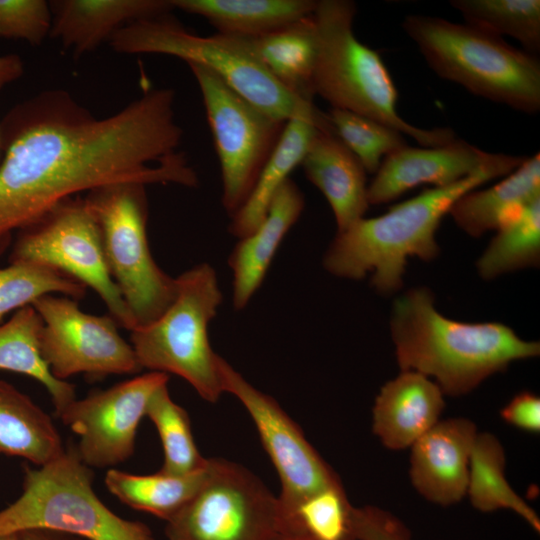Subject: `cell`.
<instances>
[{
  "label": "cell",
  "mask_w": 540,
  "mask_h": 540,
  "mask_svg": "<svg viewBox=\"0 0 540 540\" xmlns=\"http://www.w3.org/2000/svg\"><path fill=\"white\" fill-rule=\"evenodd\" d=\"M477 433L475 423L467 418L439 420L410 447V480L423 498L447 507L466 496Z\"/></svg>",
  "instance_id": "e0dca14e"
},
{
  "label": "cell",
  "mask_w": 540,
  "mask_h": 540,
  "mask_svg": "<svg viewBox=\"0 0 540 540\" xmlns=\"http://www.w3.org/2000/svg\"><path fill=\"white\" fill-rule=\"evenodd\" d=\"M175 92L148 89L117 113L95 117L61 89L14 106L0 122V254L19 231L64 199L115 183L196 187L177 151Z\"/></svg>",
  "instance_id": "6da1fadb"
},
{
  "label": "cell",
  "mask_w": 540,
  "mask_h": 540,
  "mask_svg": "<svg viewBox=\"0 0 540 540\" xmlns=\"http://www.w3.org/2000/svg\"><path fill=\"white\" fill-rule=\"evenodd\" d=\"M124 54H163L212 71L236 93L271 117L287 121L307 99L285 89L257 56L251 40L217 32H189L170 13L119 29L109 41Z\"/></svg>",
  "instance_id": "52a82bcc"
},
{
  "label": "cell",
  "mask_w": 540,
  "mask_h": 540,
  "mask_svg": "<svg viewBox=\"0 0 540 540\" xmlns=\"http://www.w3.org/2000/svg\"><path fill=\"white\" fill-rule=\"evenodd\" d=\"M0 540H18L17 534L3 535L0 536Z\"/></svg>",
  "instance_id": "b9f144b4"
},
{
  "label": "cell",
  "mask_w": 540,
  "mask_h": 540,
  "mask_svg": "<svg viewBox=\"0 0 540 540\" xmlns=\"http://www.w3.org/2000/svg\"><path fill=\"white\" fill-rule=\"evenodd\" d=\"M352 527L356 540H412L402 520L373 505L353 506Z\"/></svg>",
  "instance_id": "8d00e7d4"
},
{
  "label": "cell",
  "mask_w": 540,
  "mask_h": 540,
  "mask_svg": "<svg viewBox=\"0 0 540 540\" xmlns=\"http://www.w3.org/2000/svg\"><path fill=\"white\" fill-rule=\"evenodd\" d=\"M278 497L240 464L209 458L204 480L169 521L168 540H273Z\"/></svg>",
  "instance_id": "8fae6325"
},
{
  "label": "cell",
  "mask_w": 540,
  "mask_h": 540,
  "mask_svg": "<svg viewBox=\"0 0 540 540\" xmlns=\"http://www.w3.org/2000/svg\"><path fill=\"white\" fill-rule=\"evenodd\" d=\"M31 305L42 319L41 355L55 378L66 381L77 374L100 377L142 370L112 316L85 313L77 300L67 296L44 295Z\"/></svg>",
  "instance_id": "4fadbf2b"
},
{
  "label": "cell",
  "mask_w": 540,
  "mask_h": 540,
  "mask_svg": "<svg viewBox=\"0 0 540 540\" xmlns=\"http://www.w3.org/2000/svg\"><path fill=\"white\" fill-rule=\"evenodd\" d=\"M24 72L21 58L16 54L0 56V90L7 84L19 79Z\"/></svg>",
  "instance_id": "f35d334b"
},
{
  "label": "cell",
  "mask_w": 540,
  "mask_h": 540,
  "mask_svg": "<svg viewBox=\"0 0 540 540\" xmlns=\"http://www.w3.org/2000/svg\"><path fill=\"white\" fill-rule=\"evenodd\" d=\"M303 208V194L289 178L274 195L262 222L240 238L229 257L236 310L243 309L261 285L279 245Z\"/></svg>",
  "instance_id": "7402d4cb"
},
{
  "label": "cell",
  "mask_w": 540,
  "mask_h": 540,
  "mask_svg": "<svg viewBox=\"0 0 540 540\" xmlns=\"http://www.w3.org/2000/svg\"><path fill=\"white\" fill-rule=\"evenodd\" d=\"M450 5L466 24L501 38L511 36L528 53L539 51V0H451Z\"/></svg>",
  "instance_id": "1f68e13d"
},
{
  "label": "cell",
  "mask_w": 540,
  "mask_h": 540,
  "mask_svg": "<svg viewBox=\"0 0 540 540\" xmlns=\"http://www.w3.org/2000/svg\"><path fill=\"white\" fill-rule=\"evenodd\" d=\"M42 319L32 305L14 312L0 325V370L29 376L50 395L55 415L76 398L75 386L55 378L40 351Z\"/></svg>",
  "instance_id": "4316f807"
},
{
  "label": "cell",
  "mask_w": 540,
  "mask_h": 540,
  "mask_svg": "<svg viewBox=\"0 0 540 540\" xmlns=\"http://www.w3.org/2000/svg\"><path fill=\"white\" fill-rule=\"evenodd\" d=\"M145 188L141 183H115L84 197L99 225L110 273L135 328L160 317L176 295V278L157 265L149 248Z\"/></svg>",
  "instance_id": "9c48e42d"
},
{
  "label": "cell",
  "mask_w": 540,
  "mask_h": 540,
  "mask_svg": "<svg viewBox=\"0 0 540 540\" xmlns=\"http://www.w3.org/2000/svg\"><path fill=\"white\" fill-rule=\"evenodd\" d=\"M525 159L511 155L455 184L422 191L383 215L359 219L337 232L323 259L325 269L337 277L354 280L370 272L371 284L378 292L397 291L403 284L409 257L430 261L439 254L435 234L453 203L486 182L507 176Z\"/></svg>",
  "instance_id": "3957f363"
},
{
  "label": "cell",
  "mask_w": 540,
  "mask_h": 540,
  "mask_svg": "<svg viewBox=\"0 0 540 540\" xmlns=\"http://www.w3.org/2000/svg\"><path fill=\"white\" fill-rule=\"evenodd\" d=\"M87 287L54 268L34 263H10L0 268V325L4 317L31 305L36 299L61 293L75 300L82 299Z\"/></svg>",
  "instance_id": "836d02e7"
},
{
  "label": "cell",
  "mask_w": 540,
  "mask_h": 540,
  "mask_svg": "<svg viewBox=\"0 0 540 540\" xmlns=\"http://www.w3.org/2000/svg\"><path fill=\"white\" fill-rule=\"evenodd\" d=\"M168 380V374L150 371L70 402L56 416L78 435L81 460L92 469H111L133 456L148 402Z\"/></svg>",
  "instance_id": "9a60e30c"
},
{
  "label": "cell",
  "mask_w": 540,
  "mask_h": 540,
  "mask_svg": "<svg viewBox=\"0 0 540 540\" xmlns=\"http://www.w3.org/2000/svg\"><path fill=\"white\" fill-rule=\"evenodd\" d=\"M52 13L44 0H0V37L42 44L50 35Z\"/></svg>",
  "instance_id": "d590c367"
},
{
  "label": "cell",
  "mask_w": 540,
  "mask_h": 540,
  "mask_svg": "<svg viewBox=\"0 0 540 540\" xmlns=\"http://www.w3.org/2000/svg\"><path fill=\"white\" fill-rule=\"evenodd\" d=\"M500 416L518 429L539 433L540 398L529 391L520 392L501 409Z\"/></svg>",
  "instance_id": "74e56055"
},
{
  "label": "cell",
  "mask_w": 540,
  "mask_h": 540,
  "mask_svg": "<svg viewBox=\"0 0 540 540\" xmlns=\"http://www.w3.org/2000/svg\"><path fill=\"white\" fill-rule=\"evenodd\" d=\"M10 263H34L59 270L93 289L119 326L134 319L110 273L99 225L84 198L59 202L18 231Z\"/></svg>",
  "instance_id": "30bf717a"
},
{
  "label": "cell",
  "mask_w": 540,
  "mask_h": 540,
  "mask_svg": "<svg viewBox=\"0 0 540 540\" xmlns=\"http://www.w3.org/2000/svg\"><path fill=\"white\" fill-rule=\"evenodd\" d=\"M402 28L439 77L521 112L540 110V62L533 54L439 17L410 14Z\"/></svg>",
  "instance_id": "5b68a950"
},
{
  "label": "cell",
  "mask_w": 540,
  "mask_h": 540,
  "mask_svg": "<svg viewBox=\"0 0 540 540\" xmlns=\"http://www.w3.org/2000/svg\"><path fill=\"white\" fill-rule=\"evenodd\" d=\"M64 449L51 416L27 394L0 379V454L42 466Z\"/></svg>",
  "instance_id": "d4e9b609"
},
{
  "label": "cell",
  "mask_w": 540,
  "mask_h": 540,
  "mask_svg": "<svg viewBox=\"0 0 540 540\" xmlns=\"http://www.w3.org/2000/svg\"><path fill=\"white\" fill-rule=\"evenodd\" d=\"M175 9L199 15L219 33L254 39L313 14L316 0H172Z\"/></svg>",
  "instance_id": "cb8c5ba5"
},
{
  "label": "cell",
  "mask_w": 540,
  "mask_h": 540,
  "mask_svg": "<svg viewBox=\"0 0 540 540\" xmlns=\"http://www.w3.org/2000/svg\"><path fill=\"white\" fill-rule=\"evenodd\" d=\"M218 369L223 392L234 395L243 404L276 468L282 486L277 496L281 508L343 486L336 472L271 396L252 386L220 356Z\"/></svg>",
  "instance_id": "5bb4252c"
},
{
  "label": "cell",
  "mask_w": 540,
  "mask_h": 540,
  "mask_svg": "<svg viewBox=\"0 0 540 540\" xmlns=\"http://www.w3.org/2000/svg\"><path fill=\"white\" fill-rule=\"evenodd\" d=\"M222 302L215 270L200 263L176 277L170 306L148 325L130 331L140 367L175 374L206 401L216 402L223 388L208 326Z\"/></svg>",
  "instance_id": "ba28073f"
},
{
  "label": "cell",
  "mask_w": 540,
  "mask_h": 540,
  "mask_svg": "<svg viewBox=\"0 0 540 540\" xmlns=\"http://www.w3.org/2000/svg\"><path fill=\"white\" fill-rule=\"evenodd\" d=\"M146 416L159 434L163 448L161 470L174 475H188L204 470L208 463L199 452L192 434L189 415L174 402L167 384L151 396Z\"/></svg>",
  "instance_id": "d6a6232c"
},
{
  "label": "cell",
  "mask_w": 540,
  "mask_h": 540,
  "mask_svg": "<svg viewBox=\"0 0 540 540\" xmlns=\"http://www.w3.org/2000/svg\"><path fill=\"white\" fill-rule=\"evenodd\" d=\"M206 468L188 475L169 474L161 469L152 474H133L111 468L105 474L104 483L123 504L167 522L195 495Z\"/></svg>",
  "instance_id": "f1b7e54d"
},
{
  "label": "cell",
  "mask_w": 540,
  "mask_h": 540,
  "mask_svg": "<svg viewBox=\"0 0 540 540\" xmlns=\"http://www.w3.org/2000/svg\"><path fill=\"white\" fill-rule=\"evenodd\" d=\"M390 329L400 370L433 377L444 395L467 394L512 362L540 354L539 342L521 339L505 324L442 315L425 287L394 301Z\"/></svg>",
  "instance_id": "7a4b0ae2"
},
{
  "label": "cell",
  "mask_w": 540,
  "mask_h": 540,
  "mask_svg": "<svg viewBox=\"0 0 540 540\" xmlns=\"http://www.w3.org/2000/svg\"><path fill=\"white\" fill-rule=\"evenodd\" d=\"M505 465V450L499 439L491 433L478 432L469 461L466 495L470 503L484 513L511 510L539 533L540 518L509 484Z\"/></svg>",
  "instance_id": "83f0119b"
},
{
  "label": "cell",
  "mask_w": 540,
  "mask_h": 540,
  "mask_svg": "<svg viewBox=\"0 0 540 540\" xmlns=\"http://www.w3.org/2000/svg\"><path fill=\"white\" fill-rule=\"evenodd\" d=\"M188 65L201 91L220 163L222 205L231 217L248 198L287 121L266 114L207 68Z\"/></svg>",
  "instance_id": "7c38bea8"
},
{
  "label": "cell",
  "mask_w": 540,
  "mask_h": 540,
  "mask_svg": "<svg viewBox=\"0 0 540 540\" xmlns=\"http://www.w3.org/2000/svg\"><path fill=\"white\" fill-rule=\"evenodd\" d=\"M49 4L50 36L71 50L74 57L110 41L127 24L175 9L172 0H56Z\"/></svg>",
  "instance_id": "d6986e66"
},
{
  "label": "cell",
  "mask_w": 540,
  "mask_h": 540,
  "mask_svg": "<svg viewBox=\"0 0 540 540\" xmlns=\"http://www.w3.org/2000/svg\"><path fill=\"white\" fill-rule=\"evenodd\" d=\"M444 394L430 378L401 371L375 399L372 431L391 450L410 448L438 421L445 408Z\"/></svg>",
  "instance_id": "ac0fdd59"
},
{
  "label": "cell",
  "mask_w": 540,
  "mask_h": 540,
  "mask_svg": "<svg viewBox=\"0 0 540 540\" xmlns=\"http://www.w3.org/2000/svg\"><path fill=\"white\" fill-rule=\"evenodd\" d=\"M93 481L73 443L45 465H26L21 495L0 510V536L44 529L84 540H156L145 523L108 508Z\"/></svg>",
  "instance_id": "8992f818"
},
{
  "label": "cell",
  "mask_w": 540,
  "mask_h": 540,
  "mask_svg": "<svg viewBox=\"0 0 540 540\" xmlns=\"http://www.w3.org/2000/svg\"><path fill=\"white\" fill-rule=\"evenodd\" d=\"M300 165L308 180L327 199L337 232L364 217L369 208L366 171L332 132L329 123L317 132Z\"/></svg>",
  "instance_id": "ffe728a7"
},
{
  "label": "cell",
  "mask_w": 540,
  "mask_h": 540,
  "mask_svg": "<svg viewBox=\"0 0 540 540\" xmlns=\"http://www.w3.org/2000/svg\"><path fill=\"white\" fill-rule=\"evenodd\" d=\"M250 40L261 62L285 89L299 98L313 100L312 75L318 44L312 15Z\"/></svg>",
  "instance_id": "484cf974"
},
{
  "label": "cell",
  "mask_w": 540,
  "mask_h": 540,
  "mask_svg": "<svg viewBox=\"0 0 540 540\" xmlns=\"http://www.w3.org/2000/svg\"><path fill=\"white\" fill-rule=\"evenodd\" d=\"M325 115L332 132L366 173L375 174L385 157L407 145L402 133L372 118L336 108Z\"/></svg>",
  "instance_id": "e575fe53"
},
{
  "label": "cell",
  "mask_w": 540,
  "mask_h": 540,
  "mask_svg": "<svg viewBox=\"0 0 540 540\" xmlns=\"http://www.w3.org/2000/svg\"><path fill=\"white\" fill-rule=\"evenodd\" d=\"M540 261V197L522 207L497 229L496 236L477 261L479 275L486 280Z\"/></svg>",
  "instance_id": "f546056e"
},
{
  "label": "cell",
  "mask_w": 540,
  "mask_h": 540,
  "mask_svg": "<svg viewBox=\"0 0 540 540\" xmlns=\"http://www.w3.org/2000/svg\"><path fill=\"white\" fill-rule=\"evenodd\" d=\"M352 509L343 486L330 488L291 507L279 506V532L303 540H356Z\"/></svg>",
  "instance_id": "4dcf8cb0"
},
{
  "label": "cell",
  "mask_w": 540,
  "mask_h": 540,
  "mask_svg": "<svg viewBox=\"0 0 540 540\" xmlns=\"http://www.w3.org/2000/svg\"><path fill=\"white\" fill-rule=\"evenodd\" d=\"M328 124L313 101H304L287 120L281 137L263 166L244 204L231 216L229 231L235 237L250 234L264 219L274 195L301 164L317 132Z\"/></svg>",
  "instance_id": "44dd1931"
},
{
  "label": "cell",
  "mask_w": 540,
  "mask_h": 540,
  "mask_svg": "<svg viewBox=\"0 0 540 540\" xmlns=\"http://www.w3.org/2000/svg\"><path fill=\"white\" fill-rule=\"evenodd\" d=\"M273 540H303V539L279 532Z\"/></svg>",
  "instance_id": "60d3db41"
},
{
  "label": "cell",
  "mask_w": 540,
  "mask_h": 540,
  "mask_svg": "<svg viewBox=\"0 0 540 540\" xmlns=\"http://www.w3.org/2000/svg\"><path fill=\"white\" fill-rule=\"evenodd\" d=\"M18 540H84L82 538L44 529L25 530L17 534Z\"/></svg>",
  "instance_id": "ab89813d"
},
{
  "label": "cell",
  "mask_w": 540,
  "mask_h": 540,
  "mask_svg": "<svg viewBox=\"0 0 540 540\" xmlns=\"http://www.w3.org/2000/svg\"><path fill=\"white\" fill-rule=\"evenodd\" d=\"M356 5L349 0H318L312 14L317 32V55L312 90L331 108L372 118L422 147L447 144L454 131L423 129L405 121L397 111V89L380 54L355 36Z\"/></svg>",
  "instance_id": "277c9868"
},
{
  "label": "cell",
  "mask_w": 540,
  "mask_h": 540,
  "mask_svg": "<svg viewBox=\"0 0 540 540\" xmlns=\"http://www.w3.org/2000/svg\"><path fill=\"white\" fill-rule=\"evenodd\" d=\"M511 155L489 153L460 139L435 147H405L383 159L367 187L369 205L395 200L422 184L445 187L485 168L500 164Z\"/></svg>",
  "instance_id": "2e32d148"
},
{
  "label": "cell",
  "mask_w": 540,
  "mask_h": 540,
  "mask_svg": "<svg viewBox=\"0 0 540 540\" xmlns=\"http://www.w3.org/2000/svg\"><path fill=\"white\" fill-rule=\"evenodd\" d=\"M540 197V154L527 157L513 172L488 189L461 195L449 213L471 237L497 230L522 207Z\"/></svg>",
  "instance_id": "603a6c76"
}]
</instances>
